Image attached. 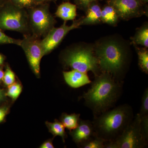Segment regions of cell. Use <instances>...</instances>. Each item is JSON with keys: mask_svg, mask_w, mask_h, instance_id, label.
<instances>
[{"mask_svg": "<svg viewBox=\"0 0 148 148\" xmlns=\"http://www.w3.org/2000/svg\"><path fill=\"white\" fill-rule=\"evenodd\" d=\"M123 83L112 75L102 72L95 76L91 86L82 96L84 104L92 110L94 116L110 109L120 97Z\"/></svg>", "mask_w": 148, "mask_h": 148, "instance_id": "6da1fadb", "label": "cell"}, {"mask_svg": "<svg viewBox=\"0 0 148 148\" xmlns=\"http://www.w3.org/2000/svg\"><path fill=\"white\" fill-rule=\"evenodd\" d=\"M134 116L132 108L124 104L94 116L92 123L97 136L112 141L121 135Z\"/></svg>", "mask_w": 148, "mask_h": 148, "instance_id": "7a4b0ae2", "label": "cell"}, {"mask_svg": "<svg viewBox=\"0 0 148 148\" xmlns=\"http://www.w3.org/2000/svg\"><path fill=\"white\" fill-rule=\"evenodd\" d=\"M95 54L101 71L109 73L120 81L127 60V52L121 45L114 40L104 42L96 47Z\"/></svg>", "mask_w": 148, "mask_h": 148, "instance_id": "3957f363", "label": "cell"}, {"mask_svg": "<svg viewBox=\"0 0 148 148\" xmlns=\"http://www.w3.org/2000/svg\"><path fill=\"white\" fill-rule=\"evenodd\" d=\"M62 63L73 70L83 73L91 71L95 76L100 74L98 59L92 48L73 47L64 51L61 54Z\"/></svg>", "mask_w": 148, "mask_h": 148, "instance_id": "277c9868", "label": "cell"}, {"mask_svg": "<svg viewBox=\"0 0 148 148\" xmlns=\"http://www.w3.org/2000/svg\"><path fill=\"white\" fill-rule=\"evenodd\" d=\"M0 29L32 34L27 10L14 5L6 0L0 8Z\"/></svg>", "mask_w": 148, "mask_h": 148, "instance_id": "5b68a950", "label": "cell"}, {"mask_svg": "<svg viewBox=\"0 0 148 148\" xmlns=\"http://www.w3.org/2000/svg\"><path fill=\"white\" fill-rule=\"evenodd\" d=\"M32 34L40 38L45 37L56 23L51 13L48 3L39 4L27 10Z\"/></svg>", "mask_w": 148, "mask_h": 148, "instance_id": "8992f818", "label": "cell"}, {"mask_svg": "<svg viewBox=\"0 0 148 148\" xmlns=\"http://www.w3.org/2000/svg\"><path fill=\"white\" fill-rule=\"evenodd\" d=\"M147 144L141 134V117L138 113L118 138L106 141L104 148H143Z\"/></svg>", "mask_w": 148, "mask_h": 148, "instance_id": "52a82bcc", "label": "cell"}, {"mask_svg": "<svg viewBox=\"0 0 148 148\" xmlns=\"http://www.w3.org/2000/svg\"><path fill=\"white\" fill-rule=\"evenodd\" d=\"M41 40L32 34L24 35L20 46L24 50L28 62L34 73L40 75V64L43 56Z\"/></svg>", "mask_w": 148, "mask_h": 148, "instance_id": "ba28073f", "label": "cell"}, {"mask_svg": "<svg viewBox=\"0 0 148 148\" xmlns=\"http://www.w3.org/2000/svg\"><path fill=\"white\" fill-rule=\"evenodd\" d=\"M81 26L79 19L74 20L70 26L66 24V21L61 27L53 29L41 40V46L44 56L49 54L56 48L70 31Z\"/></svg>", "mask_w": 148, "mask_h": 148, "instance_id": "9c48e42d", "label": "cell"}, {"mask_svg": "<svg viewBox=\"0 0 148 148\" xmlns=\"http://www.w3.org/2000/svg\"><path fill=\"white\" fill-rule=\"evenodd\" d=\"M110 5L115 10L119 18L128 20L145 14L140 0H110Z\"/></svg>", "mask_w": 148, "mask_h": 148, "instance_id": "30bf717a", "label": "cell"}, {"mask_svg": "<svg viewBox=\"0 0 148 148\" xmlns=\"http://www.w3.org/2000/svg\"><path fill=\"white\" fill-rule=\"evenodd\" d=\"M73 140L79 145L87 142L96 136L92 122L80 119L77 127L71 132Z\"/></svg>", "mask_w": 148, "mask_h": 148, "instance_id": "8fae6325", "label": "cell"}, {"mask_svg": "<svg viewBox=\"0 0 148 148\" xmlns=\"http://www.w3.org/2000/svg\"><path fill=\"white\" fill-rule=\"evenodd\" d=\"M63 75L66 83L73 88H78L91 83L87 73L77 70L63 72Z\"/></svg>", "mask_w": 148, "mask_h": 148, "instance_id": "7c38bea8", "label": "cell"}, {"mask_svg": "<svg viewBox=\"0 0 148 148\" xmlns=\"http://www.w3.org/2000/svg\"><path fill=\"white\" fill-rule=\"evenodd\" d=\"M101 8L96 4H91L86 10V14L84 18H79L81 26L98 24L101 21Z\"/></svg>", "mask_w": 148, "mask_h": 148, "instance_id": "4fadbf2b", "label": "cell"}, {"mask_svg": "<svg viewBox=\"0 0 148 148\" xmlns=\"http://www.w3.org/2000/svg\"><path fill=\"white\" fill-rule=\"evenodd\" d=\"M77 8L76 5L66 1L58 6L55 15L64 21L74 20L77 16Z\"/></svg>", "mask_w": 148, "mask_h": 148, "instance_id": "5bb4252c", "label": "cell"}, {"mask_svg": "<svg viewBox=\"0 0 148 148\" xmlns=\"http://www.w3.org/2000/svg\"><path fill=\"white\" fill-rule=\"evenodd\" d=\"M119 16L114 8L111 5L105 7L101 10V21L110 25H115L118 21Z\"/></svg>", "mask_w": 148, "mask_h": 148, "instance_id": "9a60e30c", "label": "cell"}, {"mask_svg": "<svg viewBox=\"0 0 148 148\" xmlns=\"http://www.w3.org/2000/svg\"><path fill=\"white\" fill-rule=\"evenodd\" d=\"M79 114L73 113L69 114L66 113L62 114L61 121L64 127L70 131L75 129L79 123Z\"/></svg>", "mask_w": 148, "mask_h": 148, "instance_id": "2e32d148", "label": "cell"}, {"mask_svg": "<svg viewBox=\"0 0 148 148\" xmlns=\"http://www.w3.org/2000/svg\"><path fill=\"white\" fill-rule=\"evenodd\" d=\"M133 43L148 47V27L147 24L144 25L136 32L132 39Z\"/></svg>", "mask_w": 148, "mask_h": 148, "instance_id": "e0dca14e", "label": "cell"}, {"mask_svg": "<svg viewBox=\"0 0 148 148\" xmlns=\"http://www.w3.org/2000/svg\"><path fill=\"white\" fill-rule=\"evenodd\" d=\"M46 124L49 132L53 135L54 137L56 136H60L62 138L63 141L65 142V139L66 137L65 127L61 122L56 120L53 123L46 122Z\"/></svg>", "mask_w": 148, "mask_h": 148, "instance_id": "ac0fdd59", "label": "cell"}, {"mask_svg": "<svg viewBox=\"0 0 148 148\" xmlns=\"http://www.w3.org/2000/svg\"><path fill=\"white\" fill-rule=\"evenodd\" d=\"M140 69L145 73H148V51L146 48H136Z\"/></svg>", "mask_w": 148, "mask_h": 148, "instance_id": "d6986e66", "label": "cell"}, {"mask_svg": "<svg viewBox=\"0 0 148 148\" xmlns=\"http://www.w3.org/2000/svg\"><path fill=\"white\" fill-rule=\"evenodd\" d=\"M106 140L98 137L97 135L80 145L83 148H104Z\"/></svg>", "mask_w": 148, "mask_h": 148, "instance_id": "ffe728a7", "label": "cell"}, {"mask_svg": "<svg viewBox=\"0 0 148 148\" xmlns=\"http://www.w3.org/2000/svg\"><path fill=\"white\" fill-rule=\"evenodd\" d=\"M22 91V86L18 83H14L8 86V90L6 95L10 97L12 100H15L18 98Z\"/></svg>", "mask_w": 148, "mask_h": 148, "instance_id": "44dd1931", "label": "cell"}, {"mask_svg": "<svg viewBox=\"0 0 148 148\" xmlns=\"http://www.w3.org/2000/svg\"><path fill=\"white\" fill-rule=\"evenodd\" d=\"M14 5L26 10L34 7L39 4L34 0H8Z\"/></svg>", "mask_w": 148, "mask_h": 148, "instance_id": "7402d4cb", "label": "cell"}, {"mask_svg": "<svg viewBox=\"0 0 148 148\" xmlns=\"http://www.w3.org/2000/svg\"><path fill=\"white\" fill-rule=\"evenodd\" d=\"M2 80L5 84L8 86L15 82V74L8 66H7Z\"/></svg>", "mask_w": 148, "mask_h": 148, "instance_id": "603a6c76", "label": "cell"}, {"mask_svg": "<svg viewBox=\"0 0 148 148\" xmlns=\"http://www.w3.org/2000/svg\"><path fill=\"white\" fill-rule=\"evenodd\" d=\"M21 42V40L16 39L8 36L0 29V44L16 45L20 46Z\"/></svg>", "mask_w": 148, "mask_h": 148, "instance_id": "cb8c5ba5", "label": "cell"}, {"mask_svg": "<svg viewBox=\"0 0 148 148\" xmlns=\"http://www.w3.org/2000/svg\"><path fill=\"white\" fill-rule=\"evenodd\" d=\"M140 116L148 115V89L146 88L142 97L141 108L139 113Z\"/></svg>", "mask_w": 148, "mask_h": 148, "instance_id": "d4e9b609", "label": "cell"}, {"mask_svg": "<svg viewBox=\"0 0 148 148\" xmlns=\"http://www.w3.org/2000/svg\"><path fill=\"white\" fill-rule=\"evenodd\" d=\"M141 117V132L144 140L148 143V115L140 116Z\"/></svg>", "mask_w": 148, "mask_h": 148, "instance_id": "484cf974", "label": "cell"}, {"mask_svg": "<svg viewBox=\"0 0 148 148\" xmlns=\"http://www.w3.org/2000/svg\"><path fill=\"white\" fill-rule=\"evenodd\" d=\"M95 1L96 0H75L77 6L85 11H86L88 7Z\"/></svg>", "mask_w": 148, "mask_h": 148, "instance_id": "4316f807", "label": "cell"}, {"mask_svg": "<svg viewBox=\"0 0 148 148\" xmlns=\"http://www.w3.org/2000/svg\"><path fill=\"white\" fill-rule=\"evenodd\" d=\"M8 111V108L7 107H0V123L4 119Z\"/></svg>", "mask_w": 148, "mask_h": 148, "instance_id": "83f0119b", "label": "cell"}, {"mask_svg": "<svg viewBox=\"0 0 148 148\" xmlns=\"http://www.w3.org/2000/svg\"><path fill=\"white\" fill-rule=\"evenodd\" d=\"M40 147L41 148H53L54 147L53 145L52 141L49 140L43 143Z\"/></svg>", "mask_w": 148, "mask_h": 148, "instance_id": "f1b7e54d", "label": "cell"}, {"mask_svg": "<svg viewBox=\"0 0 148 148\" xmlns=\"http://www.w3.org/2000/svg\"><path fill=\"white\" fill-rule=\"evenodd\" d=\"M34 1L38 3L41 4L48 3L49 2H51L56 3L57 0H34Z\"/></svg>", "mask_w": 148, "mask_h": 148, "instance_id": "f546056e", "label": "cell"}, {"mask_svg": "<svg viewBox=\"0 0 148 148\" xmlns=\"http://www.w3.org/2000/svg\"><path fill=\"white\" fill-rule=\"evenodd\" d=\"M5 95L6 94L4 90L0 89V102L4 100Z\"/></svg>", "mask_w": 148, "mask_h": 148, "instance_id": "4dcf8cb0", "label": "cell"}, {"mask_svg": "<svg viewBox=\"0 0 148 148\" xmlns=\"http://www.w3.org/2000/svg\"><path fill=\"white\" fill-rule=\"evenodd\" d=\"M5 60V57L2 54H0V66L2 65Z\"/></svg>", "mask_w": 148, "mask_h": 148, "instance_id": "1f68e13d", "label": "cell"}, {"mask_svg": "<svg viewBox=\"0 0 148 148\" xmlns=\"http://www.w3.org/2000/svg\"><path fill=\"white\" fill-rule=\"evenodd\" d=\"M4 74V72L3 71L2 69L0 68V82H1V80H2Z\"/></svg>", "mask_w": 148, "mask_h": 148, "instance_id": "d6a6232c", "label": "cell"}, {"mask_svg": "<svg viewBox=\"0 0 148 148\" xmlns=\"http://www.w3.org/2000/svg\"><path fill=\"white\" fill-rule=\"evenodd\" d=\"M6 0H0V8L4 3Z\"/></svg>", "mask_w": 148, "mask_h": 148, "instance_id": "836d02e7", "label": "cell"}, {"mask_svg": "<svg viewBox=\"0 0 148 148\" xmlns=\"http://www.w3.org/2000/svg\"><path fill=\"white\" fill-rule=\"evenodd\" d=\"M140 1H142L145 2H148V0H140Z\"/></svg>", "mask_w": 148, "mask_h": 148, "instance_id": "e575fe53", "label": "cell"}, {"mask_svg": "<svg viewBox=\"0 0 148 148\" xmlns=\"http://www.w3.org/2000/svg\"><path fill=\"white\" fill-rule=\"evenodd\" d=\"M64 1H69L70 0H64Z\"/></svg>", "mask_w": 148, "mask_h": 148, "instance_id": "d590c367", "label": "cell"}]
</instances>
